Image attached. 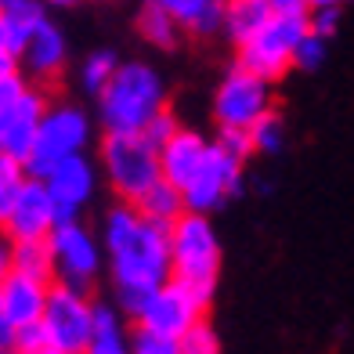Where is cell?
I'll list each match as a JSON object with an SVG mask.
<instances>
[{"label":"cell","mask_w":354,"mask_h":354,"mask_svg":"<svg viewBox=\"0 0 354 354\" xmlns=\"http://www.w3.org/2000/svg\"><path fill=\"white\" fill-rule=\"evenodd\" d=\"M102 246L116 308L134 318L141 304L170 279V228L149 221L134 203H120L102 221Z\"/></svg>","instance_id":"1"},{"label":"cell","mask_w":354,"mask_h":354,"mask_svg":"<svg viewBox=\"0 0 354 354\" xmlns=\"http://www.w3.org/2000/svg\"><path fill=\"white\" fill-rule=\"evenodd\" d=\"M163 109H167V84L145 62H120L109 87L98 94V120L105 134H138Z\"/></svg>","instance_id":"2"},{"label":"cell","mask_w":354,"mask_h":354,"mask_svg":"<svg viewBox=\"0 0 354 354\" xmlns=\"http://www.w3.org/2000/svg\"><path fill=\"white\" fill-rule=\"evenodd\" d=\"M170 275L214 300L221 279V239L210 224V214L185 210L170 224Z\"/></svg>","instance_id":"3"},{"label":"cell","mask_w":354,"mask_h":354,"mask_svg":"<svg viewBox=\"0 0 354 354\" xmlns=\"http://www.w3.org/2000/svg\"><path fill=\"white\" fill-rule=\"evenodd\" d=\"M102 170L109 188L120 203H138L145 188H152L163 170H159V149L138 134H105L102 141Z\"/></svg>","instance_id":"4"},{"label":"cell","mask_w":354,"mask_h":354,"mask_svg":"<svg viewBox=\"0 0 354 354\" xmlns=\"http://www.w3.org/2000/svg\"><path fill=\"white\" fill-rule=\"evenodd\" d=\"M308 11H275L271 19L257 29V33L239 44V62L246 69H253L257 76L264 80H282L289 69H293V55H297V44L308 33Z\"/></svg>","instance_id":"5"},{"label":"cell","mask_w":354,"mask_h":354,"mask_svg":"<svg viewBox=\"0 0 354 354\" xmlns=\"http://www.w3.org/2000/svg\"><path fill=\"white\" fill-rule=\"evenodd\" d=\"M44 333L47 347L58 354H84L91 336H94V300L87 297V289L69 286V282H51L44 308Z\"/></svg>","instance_id":"6"},{"label":"cell","mask_w":354,"mask_h":354,"mask_svg":"<svg viewBox=\"0 0 354 354\" xmlns=\"http://www.w3.org/2000/svg\"><path fill=\"white\" fill-rule=\"evenodd\" d=\"M91 141V120L84 109L76 105H47L44 120H40V131L37 141L26 156V170L29 177H44L55 163L69 159L76 152H84Z\"/></svg>","instance_id":"7"},{"label":"cell","mask_w":354,"mask_h":354,"mask_svg":"<svg viewBox=\"0 0 354 354\" xmlns=\"http://www.w3.org/2000/svg\"><path fill=\"white\" fill-rule=\"evenodd\" d=\"M206 308H210V297H203L199 289H192L188 282L170 275L149 300L141 304V311L134 315V322H138V329H149V333L181 340L199 318H206Z\"/></svg>","instance_id":"8"},{"label":"cell","mask_w":354,"mask_h":354,"mask_svg":"<svg viewBox=\"0 0 354 354\" xmlns=\"http://www.w3.org/2000/svg\"><path fill=\"white\" fill-rule=\"evenodd\" d=\"M47 243H51V253H55V279L80 286V289H91V282L102 275L105 246L94 239L87 224H80V217L58 221L55 232L47 235Z\"/></svg>","instance_id":"9"},{"label":"cell","mask_w":354,"mask_h":354,"mask_svg":"<svg viewBox=\"0 0 354 354\" xmlns=\"http://www.w3.org/2000/svg\"><path fill=\"white\" fill-rule=\"evenodd\" d=\"M271 109V80L257 76L243 62L224 73L214 94V120L217 127H250L257 116Z\"/></svg>","instance_id":"10"},{"label":"cell","mask_w":354,"mask_h":354,"mask_svg":"<svg viewBox=\"0 0 354 354\" xmlns=\"http://www.w3.org/2000/svg\"><path fill=\"white\" fill-rule=\"evenodd\" d=\"M243 167H246L243 159L228 156L217 141H210V152H206V159L199 163L196 177L181 188L185 192V206L196 210V214L221 210L232 196L243 192Z\"/></svg>","instance_id":"11"},{"label":"cell","mask_w":354,"mask_h":354,"mask_svg":"<svg viewBox=\"0 0 354 354\" xmlns=\"http://www.w3.org/2000/svg\"><path fill=\"white\" fill-rule=\"evenodd\" d=\"M58 224V210L55 199L47 192L44 177H29L22 185L19 199H15L8 221L0 224V235L11 239V243H22V239H47Z\"/></svg>","instance_id":"12"},{"label":"cell","mask_w":354,"mask_h":354,"mask_svg":"<svg viewBox=\"0 0 354 354\" xmlns=\"http://www.w3.org/2000/svg\"><path fill=\"white\" fill-rule=\"evenodd\" d=\"M44 185L55 199L58 221H76L80 214H84V206L91 203V196H94L98 174H94V163L84 152H76V156L62 159V163H55L51 170H47Z\"/></svg>","instance_id":"13"},{"label":"cell","mask_w":354,"mask_h":354,"mask_svg":"<svg viewBox=\"0 0 354 354\" xmlns=\"http://www.w3.org/2000/svg\"><path fill=\"white\" fill-rule=\"evenodd\" d=\"M47 105H51L47 94L37 84H29L11 105L0 109V152H8V156H15V159L26 163V156H29V149H33V141H37V131H40V120H44Z\"/></svg>","instance_id":"14"},{"label":"cell","mask_w":354,"mask_h":354,"mask_svg":"<svg viewBox=\"0 0 354 354\" xmlns=\"http://www.w3.org/2000/svg\"><path fill=\"white\" fill-rule=\"evenodd\" d=\"M66 58H69L66 33H62L51 19H44L33 29V37L26 40V47L19 51V69L29 84L44 87V84H55V80L66 73Z\"/></svg>","instance_id":"15"},{"label":"cell","mask_w":354,"mask_h":354,"mask_svg":"<svg viewBox=\"0 0 354 354\" xmlns=\"http://www.w3.org/2000/svg\"><path fill=\"white\" fill-rule=\"evenodd\" d=\"M47 293H51V282L26 275V271H8L0 279V315H4L15 329L29 326V322H40L44 308H47Z\"/></svg>","instance_id":"16"},{"label":"cell","mask_w":354,"mask_h":354,"mask_svg":"<svg viewBox=\"0 0 354 354\" xmlns=\"http://www.w3.org/2000/svg\"><path fill=\"white\" fill-rule=\"evenodd\" d=\"M206 152H210V141H206L199 131L181 127V131H177L163 149H159V170H163L167 181H174L177 188H185L192 177H196V170L206 159Z\"/></svg>","instance_id":"17"},{"label":"cell","mask_w":354,"mask_h":354,"mask_svg":"<svg viewBox=\"0 0 354 354\" xmlns=\"http://www.w3.org/2000/svg\"><path fill=\"white\" fill-rule=\"evenodd\" d=\"M177 22H181L185 33L192 37H214L224 33V0H159Z\"/></svg>","instance_id":"18"},{"label":"cell","mask_w":354,"mask_h":354,"mask_svg":"<svg viewBox=\"0 0 354 354\" xmlns=\"http://www.w3.org/2000/svg\"><path fill=\"white\" fill-rule=\"evenodd\" d=\"M271 15H275L271 0H224V37L235 47L246 44Z\"/></svg>","instance_id":"19"},{"label":"cell","mask_w":354,"mask_h":354,"mask_svg":"<svg viewBox=\"0 0 354 354\" xmlns=\"http://www.w3.org/2000/svg\"><path fill=\"white\" fill-rule=\"evenodd\" d=\"M134 206H138V210L149 217V221L163 224V228H170V224L188 210V206H185V192L177 188L174 181H167V177H159L152 188H145L141 199H138Z\"/></svg>","instance_id":"20"},{"label":"cell","mask_w":354,"mask_h":354,"mask_svg":"<svg viewBox=\"0 0 354 354\" xmlns=\"http://www.w3.org/2000/svg\"><path fill=\"white\" fill-rule=\"evenodd\" d=\"M138 33L145 44L159 47V51H174L177 40H181V22L159 4V0H145L138 11Z\"/></svg>","instance_id":"21"},{"label":"cell","mask_w":354,"mask_h":354,"mask_svg":"<svg viewBox=\"0 0 354 354\" xmlns=\"http://www.w3.org/2000/svg\"><path fill=\"white\" fill-rule=\"evenodd\" d=\"M84 354H131V340L123 333V318L112 304H94V336Z\"/></svg>","instance_id":"22"},{"label":"cell","mask_w":354,"mask_h":354,"mask_svg":"<svg viewBox=\"0 0 354 354\" xmlns=\"http://www.w3.org/2000/svg\"><path fill=\"white\" fill-rule=\"evenodd\" d=\"M11 268L26 271V275H37L55 282V253L47 239H22V243H11Z\"/></svg>","instance_id":"23"},{"label":"cell","mask_w":354,"mask_h":354,"mask_svg":"<svg viewBox=\"0 0 354 354\" xmlns=\"http://www.w3.org/2000/svg\"><path fill=\"white\" fill-rule=\"evenodd\" d=\"M4 19H8V47L19 55L26 47V40L33 37V29L47 19V8L40 4V0H22L19 8L4 11Z\"/></svg>","instance_id":"24"},{"label":"cell","mask_w":354,"mask_h":354,"mask_svg":"<svg viewBox=\"0 0 354 354\" xmlns=\"http://www.w3.org/2000/svg\"><path fill=\"white\" fill-rule=\"evenodd\" d=\"M26 181H29V170H26L22 159L0 152V224L8 221L11 206H15V199H19V192H22Z\"/></svg>","instance_id":"25"},{"label":"cell","mask_w":354,"mask_h":354,"mask_svg":"<svg viewBox=\"0 0 354 354\" xmlns=\"http://www.w3.org/2000/svg\"><path fill=\"white\" fill-rule=\"evenodd\" d=\"M116 69H120V58L112 51H94V55H87L84 66H80V84H84L87 94L98 98V94L109 87V80H112Z\"/></svg>","instance_id":"26"},{"label":"cell","mask_w":354,"mask_h":354,"mask_svg":"<svg viewBox=\"0 0 354 354\" xmlns=\"http://www.w3.org/2000/svg\"><path fill=\"white\" fill-rule=\"evenodd\" d=\"M250 138H253V149L264 152V156H275L282 145H286V123L275 109H268L264 116H257L250 123Z\"/></svg>","instance_id":"27"},{"label":"cell","mask_w":354,"mask_h":354,"mask_svg":"<svg viewBox=\"0 0 354 354\" xmlns=\"http://www.w3.org/2000/svg\"><path fill=\"white\" fill-rule=\"evenodd\" d=\"M177 344H181V354H221V336L206 318H199Z\"/></svg>","instance_id":"28"},{"label":"cell","mask_w":354,"mask_h":354,"mask_svg":"<svg viewBox=\"0 0 354 354\" xmlns=\"http://www.w3.org/2000/svg\"><path fill=\"white\" fill-rule=\"evenodd\" d=\"M326 51H329V40L318 37V33H304V40L297 44V55H293V69H304V73H315L322 69V62H326Z\"/></svg>","instance_id":"29"},{"label":"cell","mask_w":354,"mask_h":354,"mask_svg":"<svg viewBox=\"0 0 354 354\" xmlns=\"http://www.w3.org/2000/svg\"><path fill=\"white\" fill-rule=\"evenodd\" d=\"M214 141H217V145H221V149L228 152V156L243 159V163H246V159L257 152V149H253V138H250V127H221Z\"/></svg>","instance_id":"30"},{"label":"cell","mask_w":354,"mask_h":354,"mask_svg":"<svg viewBox=\"0 0 354 354\" xmlns=\"http://www.w3.org/2000/svg\"><path fill=\"white\" fill-rule=\"evenodd\" d=\"M131 354H181V344H177L174 336H159V333H149V329H134Z\"/></svg>","instance_id":"31"},{"label":"cell","mask_w":354,"mask_h":354,"mask_svg":"<svg viewBox=\"0 0 354 354\" xmlns=\"http://www.w3.org/2000/svg\"><path fill=\"white\" fill-rule=\"evenodd\" d=\"M177 131H181V123H177V116H174V112L170 109H163V112H156V116L149 120V123H145V138H149L152 145H156V149H163V145L177 134Z\"/></svg>","instance_id":"32"},{"label":"cell","mask_w":354,"mask_h":354,"mask_svg":"<svg viewBox=\"0 0 354 354\" xmlns=\"http://www.w3.org/2000/svg\"><path fill=\"white\" fill-rule=\"evenodd\" d=\"M11 351H47V333H44V322H29V326H19V329H15Z\"/></svg>","instance_id":"33"},{"label":"cell","mask_w":354,"mask_h":354,"mask_svg":"<svg viewBox=\"0 0 354 354\" xmlns=\"http://www.w3.org/2000/svg\"><path fill=\"white\" fill-rule=\"evenodd\" d=\"M308 26H311V33H318V37H333L336 29H340V8H311L308 11Z\"/></svg>","instance_id":"34"},{"label":"cell","mask_w":354,"mask_h":354,"mask_svg":"<svg viewBox=\"0 0 354 354\" xmlns=\"http://www.w3.org/2000/svg\"><path fill=\"white\" fill-rule=\"evenodd\" d=\"M29 87V80L22 76V69L19 73H11V76H4V80H0V109H4V105H11L15 98H19V94Z\"/></svg>","instance_id":"35"},{"label":"cell","mask_w":354,"mask_h":354,"mask_svg":"<svg viewBox=\"0 0 354 354\" xmlns=\"http://www.w3.org/2000/svg\"><path fill=\"white\" fill-rule=\"evenodd\" d=\"M11 73H19V55H15V51H0V80L11 76Z\"/></svg>","instance_id":"36"},{"label":"cell","mask_w":354,"mask_h":354,"mask_svg":"<svg viewBox=\"0 0 354 354\" xmlns=\"http://www.w3.org/2000/svg\"><path fill=\"white\" fill-rule=\"evenodd\" d=\"M275 11H311V0H271Z\"/></svg>","instance_id":"37"},{"label":"cell","mask_w":354,"mask_h":354,"mask_svg":"<svg viewBox=\"0 0 354 354\" xmlns=\"http://www.w3.org/2000/svg\"><path fill=\"white\" fill-rule=\"evenodd\" d=\"M11 340H15V326H11L4 315H0V354L11 351Z\"/></svg>","instance_id":"38"},{"label":"cell","mask_w":354,"mask_h":354,"mask_svg":"<svg viewBox=\"0 0 354 354\" xmlns=\"http://www.w3.org/2000/svg\"><path fill=\"white\" fill-rule=\"evenodd\" d=\"M11 271V239L0 235V279H4Z\"/></svg>","instance_id":"39"},{"label":"cell","mask_w":354,"mask_h":354,"mask_svg":"<svg viewBox=\"0 0 354 354\" xmlns=\"http://www.w3.org/2000/svg\"><path fill=\"white\" fill-rule=\"evenodd\" d=\"M0 51H11L8 47V19H4V11H0Z\"/></svg>","instance_id":"40"},{"label":"cell","mask_w":354,"mask_h":354,"mask_svg":"<svg viewBox=\"0 0 354 354\" xmlns=\"http://www.w3.org/2000/svg\"><path fill=\"white\" fill-rule=\"evenodd\" d=\"M44 8H73V4H80V0H40Z\"/></svg>","instance_id":"41"},{"label":"cell","mask_w":354,"mask_h":354,"mask_svg":"<svg viewBox=\"0 0 354 354\" xmlns=\"http://www.w3.org/2000/svg\"><path fill=\"white\" fill-rule=\"evenodd\" d=\"M329 4H333V8H344L347 0H311V8H329Z\"/></svg>","instance_id":"42"},{"label":"cell","mask_w":354,"mask_h":354,"mask_svg":"<svg viewBox=\"0 0 354 354\" xmlns=\"http://www.w3.org/2000/svg\"><path fill=\"white\" fill-rule=\"evenodd\" d=\"M4 354H58V351L47 347V351H4Z\"/></svg>","instance_id":"43"},{"label":"cell","mask_w":354,"mask_h":354,"mask_svg":"<svg viewBox=\"0 0 354 354\" xmlns=\"http://www.w3.org/2000/svg\"><path fill=\"white\" fill-rule=\"evenodd\" d=\"M22 0H0V11H11V8H19Z\"/></svg>","instance_id":"44"}]
</instances>
